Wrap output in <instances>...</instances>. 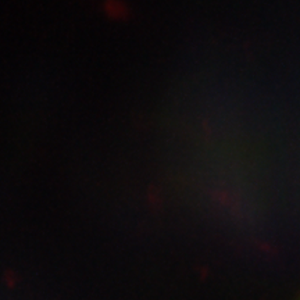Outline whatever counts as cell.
<instances>
[{
  "instance_id": "obj_1",
  "label": "cell",
  "mask_w": 300,
  "mask_h": 300,
  "mask_svg": "<svg viewBox=\"0 0 300 300\" xmlns=\"http://www.w3.org/2000/svg\"><path fill=\"white\" fill-rule=\"evenodd\" d=\"M295 300H300V296H299V298H298V299H295Z\"/></svg>"
}]
</instances>
